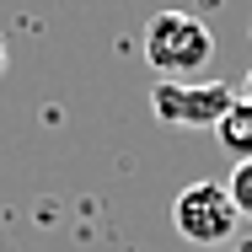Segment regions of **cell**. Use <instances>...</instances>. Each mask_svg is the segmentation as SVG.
I'll use <instances>...</instances> for the list:
<instances>
[{"label":"cell","instance_id":"obj_5","mask_svg":"<svg viewBox=\"0 0 252 252\" xmlns=\"http://www.w3.org/2000/svg\"><path fill=\"white\" fill-rule=\"evenodd\" d=\"M225 193H231V204H236V215H242V220H252V161H236V166H231Z\"/></svg>","mask_w":252,"mask_h":252},{"label":"cell","instance_id":"obj_8","mask_svg":"<svg viewBox=\"0 0 252 252\" xmlns=\"http://www.w3.org/2000/svg\"><path fill=\"white\" fill-rule=\"evenodd\" d=\"M247 32H252V22H247Z\"/></svg>","mask_w":252,"mask_h":252},{"label":"cell","instance_id":"obj_4","mask_svg":"<svg viewBox=\"0 0 252 252\" xmlns=\"http://www.w3.org/2000/svg\"><path fill=\"white\" fill-rule=\"evenodd\" d=\"M215 134H220V145L236 156V161H252V102H231V113L215 124Z\"/></svg>","mask_w":252,"mask_h":252},{"label":"cell","instance_id":"obj_6","mask_svg":"<svg viewBox=\"0 0 252 252\" xmlns=\"http://www.w3.org/2000/svg\"><path fill=\"white\" fill-rule=\"evenodd\" d=\"M242 102H252V70H247V81H242Z\"/></svg>","mask_w":252,"mask_h":252},{"label":"cell","instance_id":"obj_3","mask_svg":"<svg viewBox=\"0 0 252 252\" xmlns=\"http://www.w3.org/2000/svg\"><path fill=\"white\" fill-rule=\"evenodd\" d=\"M236 92L225 81H156L151 86V113L177 129H215L231 113Z\"/></svg>","mask_w":252,"mask_h":252},{"label":"cell","instance_id":"obj_2","mask_svg":"<svg viewBox=\"0 0 252 252\" xmlns=\"http://www.w3.org/2000/svg\"><path fill=\"white\" fill-rule=\"evenodd\" d=\"M172 225H177L183 242L215 252V247H225V242L236 236L242 215H236V204L225 193V183H188V188L172 199Z\"/></svg>","mask_w":252,"mask_h":252},{"label":"cell","instance_id":"obj_1","mask_svg":"<svg viewBox=\"0 0 252 252\" xmlns=\"http://www.w3.org/2000/svg\"><path fill=\"white\" fill-rule=\"evenodd\" d=\"M145 59L161 81H183L193 70H209L215 59V32L193 11H156L145 22Z\"/></svg>","mask_w":252,"mask_h":252},{"label":"cell","instance_id":"obj_7","mask_svg":"<svg viewBox=\"0 0 252 252\" xmlns=\"http://www.w3.org/2000/svg\"><path fill=\"white\" fill-rule=\"evenodd\" d=\"M0 70H5V38H0Z\"/></svg>","mask_w":252,"mask_h":252}]
</instances>
